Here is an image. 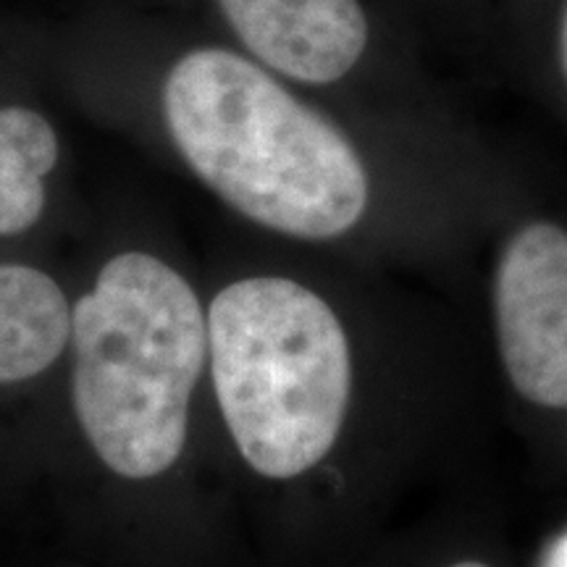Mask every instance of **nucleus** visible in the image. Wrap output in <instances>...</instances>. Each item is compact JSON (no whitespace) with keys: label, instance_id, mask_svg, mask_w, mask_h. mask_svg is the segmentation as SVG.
Wrapping results in <instances>:
<instances>
[{"label":"nucleus","instance_id":"1","mask_svg":"<svg viewBox=\"0 0 567 567\" xmlns=\"http://www.w3.org/2000/svg\"><path fill=\"white\" fill-rule=\"evenodd\" d=\"M163 109L184 161L255 224L331 239L363 218L368 174L350 140L243 55H184Z\"/></svg>","mask_w":567,"mask_h":567},{"label":"nucleus","instance_id":"2","mask_svg":"<svg viewBox=\"0 0 567 567\" xmlns=\"http://www.w3.org/2000/svg\"><path fill=\"white\" fill-rule=\"evenodd\" d=\"M71 344L76 417L97 457L124 478L168 471L208 347L193 287L153 255H116L71 310Z\"/></svg>","mask_w":567,"mask_h":567},{"label":"nucleus","instance_id":"3","mask_svg":"<svg viewBox=\"0 0 567 567\" xmlns=\"http://www.w3.org/2000/svg\"><path fill=\"white\" fill-rule=\"evenodd\" d=\"M208 347L224 421L255 473L295 478L329 455L352 360L321 297L276 276L229 284L210 302Z\"/></svg>","mask_w":567,"mask_h":567},{"label":"nucleus","instance_id":"4","mask_svg":"<svg viewBox=\"0 0 567 567\" xmlns=\"http://www.w3.org/2000/svg\"><path fill=\"white\" fill-rule=\"evenodd\" d=\"M499 350L528 402L567 410V231L530 224L509 239L494 287Z\"/></svg>","mask_w":567,"mask_h":567},{"label":"nucleus","instance_id":"5","mask_svg":"<svg viewBox=\"0 0 567 567\" xmlns=\"http://www.w3.org/2000/svg\"><path fill=\"white\" fill-rule=\"evenodd\" d=\"M255 59L297 82L331 84L350 74L368 45L360 0H218Z\"/></svg>","mask_w":567,"mask_h":567},{"label":"nucleus","instance_id":"6","mask_svg":"<svg viewBox=\"0 0 567 567\" xmlns=\"http://www.w3.org/2000/svg\"><path fill=\"white\" fill-rule=\"evenodd\" d=\"M71 339V310L51 276L0 266V384L48 371Z\"/></svg>","mask_w":567,"mask_h":567},{"label":"nucleus","instance_id":"7","mask_svg":"<svg viewBox=\"0 0 567 567\" xmlns=\"http://www.w3.org/2000/svg\"><path fill=\"white\" fill-rule=\"evenodd\" d=\"M59 161L53 126L30 109L0 111V237L27 231L45 208L42 179Z\"/></svg>","mask_w":567,"mask_h":567},{"label":"nucleus","instance_id":"8","mask_svg":"<svg viewBox=\"0 0 567 567\" xmlns=\"http://www.w3.org/2000/svg\"><path fill=\"white\" fill-rule=\"evenodd\" d=\"M542 567H567V530L563 536H557L549 544V549L544 551Z\"/></svg>","mask_w":567,"mask_h":567},{"label":"nucleus","instance_id":"9","mask_svg":"<svg viewBox=\"0 0 567 567\" xmlns=\"http://www.w3.org/2000/svg\"><path fill=\"white\" fill-rule=\"evenodd\" d=\"M559 61H563V71L567 80V3L563 11V21H559Z\"/></svg>","mask_w":567,"mask_h":567},{"label":"nucleus","instance_id":"10","mask_svg":"<svg viewBox=\"0 0 567 567\" xmlns=\"http://www.w3.org/2000/svg\"><path fill=\"white\" fill-rule=\"evenodd\" d=\"M452 567H488V565H484V563H457V565H452Z\"/></svg>","mask_w":567,"mask_h":567}]
</instances>
